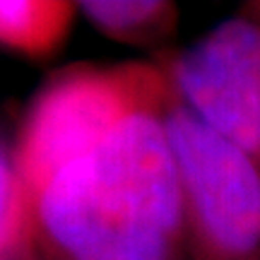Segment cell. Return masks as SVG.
Returning a JSON list of instances; mask_svg holds the SVG:
<instances>
[{"instance_id":"6da1fadb","label":"cell","mask_w":260,"mask_h":260,"mask_svg":"<svg viewBox=\"0 0 260 260\" xmlns=\"http://www.w3.org/2000/svg\"><path fill=\"white\" fill-rule=\"evenodd\" d=\"M161 92L140 102L106 138L39 186L34 212L73 260H174L186 198Z\"/></svg>"},{"instance_id":"7a4b0ae2","label":"cell","mask_w":260,"mask_h":260,"mask_svg":"<svg viewBox=\"0 0 260 260\" xmlns=\"http://www.w3.org/2000/svg\"><path fill=\"white\" fill-rule=\"evenodd\" d=\"M164 125L200 241L219 260L248 258L260 246V171L253 157L186 106L164 111Z\"/></svg>"},{"instance_id":"3957f363","label":"cell","mask_w":260,"mask_h":260,"mask_svg":"<svg viewBox=\"0 0 260 260\" xmlns=\"http://www.w3.org/2000/svg\"><path fill=\"white\" fill-rule=\"evenodd\" d=\"M161 92L152 70H73L37 96L19 142V176L31 195L94 149L140 102Z\"/></svg>"},{"instance_id":"277c9868","label":"cell","mask_w":260,"mask_h":260,"mask_svg":"<svg viewBox=\"0 0 260 260\" xmlns=\"http://www.w3.org/2000/svg\"><path fill=\"white\" fill-rule=\"evenodd\" d=\"M171 80L190 113L260 157V24L226 19L174 60Z\"/></svg>"},{"instance_id":"5b68a950","label":"cell","mask_w":260,"mask_h":260,"mask_svg":"<svg viewBox=\"0 0 260 260\" xmlns=\"http://www.w3.org/2000/svg\"><path fill=\"white\" fill-rule=\"evenodd\" d=\"M68 19L65 3L0 0V44L27 53L51 51L65 34Z\"/></svg>"},{"instance_id":"8992f818","label":"cell","mask_w":260,"mask_h":260,"mask_svg":"<svg viewBox=\"0 0 260 260\" xmlns=\"http://www.w3.org/2000/svg\"><path fill=\"white\" fill-rule=\"evenodd\" d=\"M82 12L106 34L133 39L164 24L171 8L157 0H92L80 5Z\"/></svg>"},{"instance_id":"52a82bcc","label":"cell","mask_w":260,"mask_h":260,"mask_svg":"<svg viewBox=\"0 0 260 260\" xmlns=\"http://www.w3.org/2000/svg\"><path fill=\"white\" fill-rule=\"evenodd\" d=\"M29 212V193L19 169L10 164L0 149V260H10L24 236Z\"/></svg>"}]
</instances>
